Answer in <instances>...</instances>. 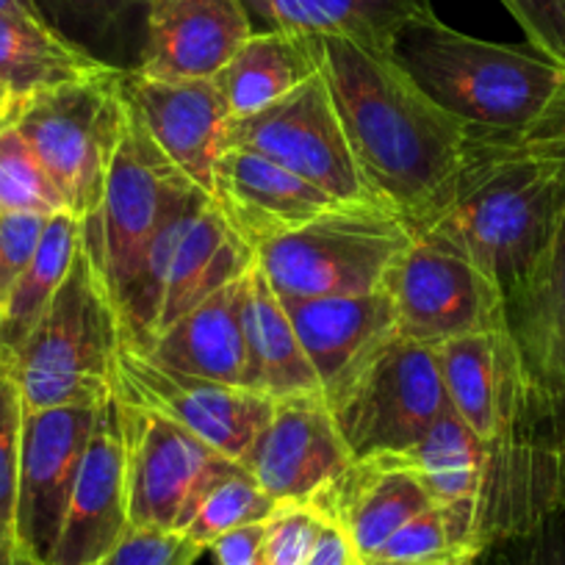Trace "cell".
<instances>
[{
	"label": "cell",
	"mask_w": 565,
	"mask_h": 565,
	"mask_svg": "<svg viewBox=\"0 0 565 565\" xmlns=\"http://www.w3.org/2000/svg\"><path fill=\"white\" fill-rule=\"evenodd\" d=\"M0 14H18V18L42 20L31 0H0Z\"/></svg>",
	"instance_id": "7bdbcfd3"
},
{
	"label": "cell",
	"mask_w": 565,
	"mask_h": 565,
	"mask_svg": "<svg viewBox=\"0 0 565 565\" xmlns=\"http://www.w3.org/2000/svg\"><path fill=\"white\" fill-rule=\"evenodd\" d=\"M0 369H3V363H0Z\"/></svg>",
	"instance_id": "bcb514c9"
},
{
	"label": "cell",
	"mask_w": 565,
	"mask_h": 565,
	"mask_svg": "<svg viewBox=\"0 0 565 565\" xmlns=\"http://www.w3.org/2000/svg\"><path fill=\"white\" fill-rule=\"evenodd\" d=\"M0 565H51V563H40V559L20 552L18 543H14L12 537H0Z\"/></svg>",
	"instance_id": "b9f144b4"
},
{
	"label": "cell",
	"mask_w": 565,
	"mask_h": 565,
	"mask_svg": "<svg viewBox=\"0 0 565 565\" xmlns=\"http://www.w3.org/2000/svg\"><path fill=\"white\" fill-rule=\"evenodd\" d=\"M328 521L306 502H280L264 521L266 565H306Z\"/></svg>",
	"instance_id": "d590c367"
},
{
	"label": "cell",
	"mask_w": 565,
	"mask_h": 565,
	"mask_svg": "<svg viewBox=\"0 0 565 565\" xmlns=\"http://www.w3.org/2000/svg\"><path fill=\"white\" fill-rule=\"evenodd\" d=\"M216 565H266L264 524L238 526L209 546Z\"/></svg>",
	"instance_id": "ab89813d"
},
{
	"label": "cell",
	"mask_w": 565,
	"mask_h": 565,
	"mask_svg": "<svg viewBox=\"0 0 565 565\" xmlns=\"http://www.w3.org/2000/svg\"><path fill=\"white\" fill-rule=\"evenodd\" d=\"M81 247V220L70 211L53 214L47 220L42 242L36 247L34 260L14 286L12 297L0 311V363L9 372L12 361L18 358L20 347L36 328L42 313L47 311L51 300L56 297L58 286L73 266L75 253Z\"/></svg>",
	"instance_id": "f1b7e54d"
},
{
	"label": "cell",
	"mask_w": 565,
	"mask_h": 565,
	"mask_svg": "<svg viewBox=\"0 0 565 565\" xmlns=\"http://www.w3.org/2000/svg\"><path fill=\"white\" fill-rule=\"evenodd\" d=\"M114 394L170 418L242 466L275 407L271 396L175 372L125 341L114 361Z\"/></svg>",
	"instance_id": "7c38bea8"
},
{
	"label": "cell",
	"mask_w": 565,
	"mask_h": 565,
	"mask_svg": "<svg viewBox=\"0 0 565 565\" xmlns=\"http://www.w3.org/2000/svg\"><path fill=\"white\" fill-rule=\"evenodd\" d=\"M471 565H565V493L519 530L482 543Z\"/></svg>",
	"instance_id": "836d02e7"
},
{
	"label": "cell",
	"mask_w": 565,
	"mask_h": 565,
	"mask_svg": "<svg viewBox=\"0 0 565 565\" xmlns=\"http://www.w3.org/2000/svg\"><path fill=\"white\" fill-rule=\"evenodd\" d=\"M541 56L565 67V0H502Z\"/></svg>",
	"instance_id": "f35d334b"
},
{
	"label": "cell",
	"mask_w": 565,
	"mask_h": 565,
	"mask_svg": "<svg viewBox=\"0 0 565 565\" xmlns=\"http://www.w3.org/2000/svg\"><path fill=\"white\" fill-rule=\"evenodd\" d=\"M200 198H205L203 189L161 153L139 108L125 95L122 130L108 167L100 214L81 222V244L100 269L114 302L128 289L156 233Z\"/></svg>",
	"instance_id": "52a82bcc"
},
{
	"label": "cell",
	"mask_w": 565,
	"mask_h": 565,
	"mask_svg": "<svg viewBox=\"0 0 565 565\" xmlns=\"http://www.w3.org/2000/svg\"><path fill=\"white\" fill-rule=\"evenodd\" d=\"M352 460L328 399L322 394H297L275 399L244 469L275 502L308 504Z\"/></svg>",
	"instance_id": "5bb4252c"
},
{
	"label": "cell",
	"mask_w": 565,
	"mask_h": 565,
	"mask_svg": "<svg viewBox=\"0 0 565 565\" xmlns=\"http://www.w3.org/2000/svg\"><path fill=\"white\" fill-rule=\"evenodd\" d=\"M355 565H361V563H355Z\"/></svg>",
	"instance_id": "7dc6e473"
},
{
	"label": "cell",
	"mask_w": 565,
	"mask_h": 565,
	"mask_svg": "<svg viewBox=\"0 0 565 565\" xmlns=\"http://www.w3.org/2000/svg\"><path fill=\"white\" fill-rule=\"evenodd\" d=\"M391 56L466 128L530 134L565 100V67L541 53L460 34L436 14L407 23Z\"/></svg>",
	"instance_id": "3957f363"
},
{
	"label": "cell",
	"mask_w": 565,
	"mask_h": 565,
	"mask_svg": "<svg viewBox=\"0 0 565 565\" xmlns=\"http://www.w3.org/2000/svg\"><path fill=\"white\" fill-rule=\"evenodd\" d=\"M319 42L322 73L369 186L413 227L458 175L466 125L444 111L391 51L344 36Z\"/></svg>",
	"instance_id": "7a4b0ae2"
},
{
	"label": "cell",
	"mask_w": 565,
	"mask_h": 565,
	"mask_svg": "<svg viewBox=\"0 0 565 565\" xmlns=\"http://www.w3.org/2000/svg\"><path fill=\"white\" fill-rule=\"evenodd\" d=\"M209 548L181 530L128 526L97 565H194Z\"/></svg>",
	"instance_id": "8d00e7d4"
},
{
	"label": "cell",
	"mask_w": 565,
	"mask_h": 565,
	"mask_svg": "<svg viewBox=\"0 0 565 565\" xmlns=\"http://www.w3.org/2000/svg\"><path fill=\"white\" fill-rule=\"evenodd\" d=\"M103 70L106 64L70 45L42 20L0 14V86L9 100L92 78Z\"/></svg>",
	"instance_id": "83f0119b"
},
{
	"label": "cell",
	"mask_w": 565,
	"mask_h": 565,
	"mask_svg": "<svg viewBox=\"0 0 565 565\" xmlns=\"http://www.w3.org/2000/svg\"><path fill=\"white\" fill-rule=\"evenodd\" d=\"M504 333L537 399L565 413V211L526 280L504 297Z\"/></svg>",
	"instance_id": "44dd1931"
},
{
	"label": "cell",
	"mask_w": 565,
	"mask_h": 565,
	"mask_svg": "<svg viewBox=\"0 0 565 565\" xmlns=\"http://www.w3.org/2000/svg\"><path fill=\"white\" fill-rule=\"evenodd\" d=\"M477 554V499L436 502L396 530L361 565L471 563Z\"/></svg>",
	"instance_id": "4dcf8cb0"
},
{
	"label": "cell",
	"mask_w": 565,
	"mask_h": 565,
	"mask_svg": "<svg viewBox=\"0 0 565 565\" xmlns=\"http://www.w3.org/2000/svg\"><path fill=\"white\" fill-rule=\"evenodd\" d=\"M253 36L242 0H153L136 75L211 81Z\"/></svg>",
	"instance_id": "2e32d148"
},
{
	"label": "cell",
	"mask_w": 565,
	"mask_h": 565,
	"mask_svg": "<svg viewBox=\"0 0 565 565\" xmlns=\"http://www.w3.org/2000/svg\"><path fill=\"white\" fill-rule=\"evenodd\" d=\"M47 220L45 214H0V311L34 260Z\"/></svg>",
	"instance_id": "74e56055"
},
{
	"label": "cell",
	"mask_w": 565,
	"mask_h": 565,
	"mask_svg": "<svg viewBox=\"0 0 565 565\" xmlns=\"http://www.w3.org/2000/svg\"><path fill=\"white\" fill-rule=\"evenodd\" d=\"M122 84L161 153L209 194L216 161L227 150L225 136L231 125V111L214 78L156 81L125 73Z\"/></svg>",
	"instance_id": "ac0fdd59"
},
{
	"label": "cell",
	"mask_w": 565,
	"mask_h": 565,
	"mask_svg": "<svg viewBox=\"0 0 565 565\" xmlns=\"http://www.w3.org/2000/svg\"><path fill=\"white\" fill-rule=\"evenodd\" d=\"M67 211L62 192L29 141L0 111V214H62Z\"/></svg>",
	"instance_id": "d6a6232c"
},
{
	"label": "cell",
	"mask_w": 565,
	"mask_h": 565,
	"mask_svg": "<svg viewBox=\"0 0 565 565\" xmlns=\"http://www.w3.org/2000/svg\"><path fill=\"white\" fill-rule=\"evenodd\" d=\"M355 563H358V557H355V552H352V546H350V541H347L344 532H341L339 526L328 524L306 565H355Z\"/></svg>",
	"instance_id": "60d3db41"
},
{
	"label": "cell",
	"mask_w": 565,
	"mask_h": 565,
	"mask_svg": "<svg viewBox=\"0 0 565 565\" xmlns=\"http://www.w3.org/2000/svg\"><path fill=\"white\" fill-rule=\"evenodd\" d=\"M119 411L130 526L183 532L205 491L242 463L220 455L159 413L125 399H119Z\"/></svg>",
	"instance_id": "8fae6325"
},
{
	"label": "cell",
	"mask_w": 565,
	"mask_h": 565,
	"mask_svg": "<svg viewBox=\"0 0 565 565\" xmlns=\"http://www.w3.org/2000/svg\"><path fill=\"white\" fill-rule=\"evenodd\" d=\"M9 106V92L3 89V86H0V111H3V108Z\"/></svg>",
	"instance_id": "ee69618b"
},
{
	"label": "cell",
	"mask_w": 565,
	"mask_h": 565,
	"mask_svg": "<svg viewBox=\"0 0 565 565\" xmlns=\"http://www.w3.org/2000/svg\"><path fill=\"white\" fill-rule=\"evenodd\" d=\"M565 211V148L541 130L466 128V156L413 236L447 244L510 297L552 242Z\"/></svg>",
	"instance_id": "6da1fadb"
},
{
	"label": "cell",
	"mask_w": 565,
	"mask_h": 565,
	"mask_svg": "<svg viewBox=\"0 0 565 565\" xmlns=\"http://www.w3.org/2000/svg\"><path fill=\"white\" fill-rule=\"evenodd\" d=\"M242 295L244 277H238L175 319L145 352L175 372L225 385H244L247 344L242 328Z\"/></svg>",
	"instance_id": "7402d4cb"
},
{
	"label": "cell",
	"mask_w": 565,
	"mask_h": 565,
	"mask_svg": "<svg viewBox=\"0 0 565 565\" xmlns=\"http://www.w3.org/2000/svg\"><path fill=\"white\" fill-rule=\"evenodd\" d=\"M253 34L344 36L391 51L407 23L433 14L430 0H242Z\"/></svg>",
	"instance_id": "603a6c76"
},
{
	"label": "cell",
	"mask_w": 565,
	"mask_h": 565,
	"mask_svg": "<svg viewBox=\"0 0 565 565\" xmlns=\"http://www.w3.org/2000/svg\"><path fill=\"white\" fill-rule=\"evenodd\" d=\"M95 413L97 405L25 411L14 543L40 563H51L56 552Z\"/></svg>",
	"instance_id": "4fadbf2b"
},
{
	"label": "cell",
	"mask_w": 565,
	"mask_h": 565,
	"mask_svg": "<svg viewBox=\"0 0 565 565\" xmlns=\"http://www.w3.org/2000/svg\"><path fill=\"white\" fill-rule=\"evenodd\" d=\"M322 70V42L308 34H253L214 78L231 119L260 111Z\"/></svg>",
	"instance_id": "484cf974"
},
{
	"label": "cell",
	"mask_w": 565,
	"mask_h": 565,
	"mask_svg": "<svg viewBox=\"0 0 565 565\" xmlns=\"http://www.w3.org/2000/svg\"><path fill=\"white\" fill-rule=\"evenodd\" d=\"M225 145L266 156L339 203H380L352 153L322 70L271 106L231 119Z\"/></svg>",
	"instance_id": "9c48e42d"
},
{
	"label": "cell",
	"mask_w": 565,
	"mask_h": 565,
	"mask_svg": "<svg viewBox=\"0 0 565 565\" xmlns=\"http://www.w3.org/2000/svg\"><path fill=\"white\" fill-rule=\"evenodd\" d=\"M122 78V70L108 67L92 78L9 100L3 108L81 222L100 214L125 117Z\"/></svg>",
	"instance_id": "8992f818"
},
{
	"label": "cell",
	"mask_w": 565,
	"mask_h": 565,
	"mask_svg": "<svg viewBox=\"0 0 565 565\" xmlns=\"http://www.w3.org/2000/svg\"><path fill=\"white\" fill-rule=\"evenodd\" d=\"M355 460L399 455L449 411L436 347L396 335L328 402Z\"/></svg>",
	"instance_id": "ba28073f"
},
{
	"label": "cell",
	"mask_w": 565,
	"mask_h": 565,
	"mask_svg": "<svg viewBox=\"0 0 565 565\" xmlns=\"http://www.w3.org/2000/svg\"><path fill=\"white\" fill-rule=\"evenodd\" d=\"M308 504L328 524L339 526L358 563H366L396 530L436 502L416 471L388 455H377L352 460Z\"/></svg>",
	"instance_id": "ffe728a7"
},
{
	"label": "cell",
	"mask_w": 565,
	"mask_h": 565,
	"mask_svg": "<svg viewBox=\"0 0 565 565\" xmlns=\"http://www.w3.org/2000/svg\"><path fill=\"white\" fill-rule=\"evenodd\" d=\"M242 328L247 344V380H244L247 388L271 399L322 394L317 372L302 352L286 306L266 280L258 258L244 275Z\"/></svg>",
	"instance_id": "cb8c5ba5"
},
{
	"label": "cell",
	"mask_w": 565,
	"mask_h": 565,
	"mask_svg": "<svg viewBox=\"0 0 565 565\" xmlns=\"http://www.w3.org/2000/svg\"><path fill=\"white\" fill-rule=\"evenodd\" d=\"M402 339H447L504 330V297L488 275L447 244L413 236L385 277Z\"/></svg>",
	"instance_id": "30bf717a"
},
{
	"label": "cell",
	"mask_w": 565,
	"mask_h": 565,
	"mask_svg": "<svg viewBox=\"0 0 565 565\" xmlns=\"http://www.w3.org/2000/svg\"><path fill=\"white\" fill-rule=\"evenodd\" d=\"M388 458L416 471L433 502L477 499L486 475V444L452 407L438 416L422 441Z\"/></svg>",
	"instance_id": "f546056e"
},
{
	"label": "cell",
	"mask_w": 565,
	"mask_h": 565,
	"mask_svg": "<svg viewBox=\"0 0 565 565\" xmlns=\"http://www.w3.org/2000/svg\"><path fill=\"white\" fill-rule=\"evenodd\" d=\"M282 306L328 402L374 352L399 335L394 302L385 289L369 295L282 300Z\"/></svg>",
	"instance_id": "d6986e66"
},
{
	"label": "cell",
	"mask_w": 565,
	"mask_h": 565,
	"mask_svg": "<svg viewBox=\"0 0 565 565\" xmlns=\"http://www.w3.org/2000/svg\"><path fill=\"white\" fill-rule=\"evenodd\" d=\"M23 422L25 402L18 380L7 369H0V532L7 537H14Z\"/></svg>",
	"instance_id": "e575fe53"
},
{
	"label": "cell",
	"mask_w": 565,
	"mask_h": 565,
	"mask_svg": "<svg viewBox=\"0 0 565 565\" xmlns=\"http://www.w3.org/2000/svg\"><path fill=\"white\" fill-rule=\"evenodd\" d=\"M253 264L255 249L227 227V222L222 220V214L209 200L175 249L170 275H167L164 297H161L153 341L183 313H189L200 302L209 300L211 295L225 289L227 282L247 275Z\"/></svg>",
	"instance_id": "d4e9b609"
},
{
	"label": "cell",
	"mask_w": 565,
	"mask_h": 565,
	"mask_svg": "<svg viewBox=\"0 0 565 565\" xmlns=\"http://www.w3.org/2000/svg\"><path fill=\"white\" fill-rule=\"evenodd\" d=\"M128 526L122 411L111 391L97 405L95 427L51 565H97Z\"/></svg>",
	"instance_id": "9a60e30c"
},
{
	"label": "cell",
	"mask_w": 565,
	"mask_h": 565,
	"mask_svg": "<svg viewBox=\"0 0 565 565\" xmlns=\"http://www.w3.org/2000/svg\"><path fill=\"white\" fill-rule=\"evenodd\" d=\"M122 347L117 302L81 244L67 277L31 330L9 374L25 411L100 405L114 391V361Z\"/></svg>",
	"instance_id": "277c9868"
},
{
	"label": "cell",
	"mask_w": 565,
	"mask_h": 565,
	"mask_svg": "<svg viewBox=\"0 0 565 565\" xmlns=\"http://www.w3.org/2000/svg\"><path fill=\"white\" fill-rule=\"evenodd\" d=\"M209 198L227 227L253 249L339 205L306 178L249 150L222 153Z\"/></svg>",
	"instance_id": "e0dca14e"
},
{
	"label": "cell",
	"mask_w": 565,
	"mask_h": 565,
	"mask_svg": "<svg viewBox=\"0 0 565 565\" xmlns=\"http://www.w3.org/2000/svg\"><path fill=\"white\" fill-rule=\"evenodd\" d=\"M277 504L280 502H275L244 466H236L231 475L216 480L205 491L183 532L209 548L216 537L227 535L238 526L264 524L275 513Z\"/></svg>",
	"instance_id": "1f68e13d"
},
{
	"label": "cell",
	"mask_w": 565,
	"mask_h": 565,
	"mask_svg": "<svg viewBox=\"0 0 565 565\" xmlns=\"http://www.w3.org/2000/svg\"><path fill=\"white\" fill-rule=\"evenodd\" d=\"M42 23L100 64L136 73L153 0H31Z\"/></svg>",
	"instance_id": "4316f807"
},
{
	"label": "cell",
	"mask_w": 565,
	"mask_h": 565,
	"mask_svg": "<svg viewBox=\"0 0 565 565\" xmlns=\"http://www.w3.org/2000/svg\"><path fill=\"white\" fill-rule=\"evenodd\" d=\"M413 231L383 203H339L297 231L255 249L266 280L282 300L369 295L385 286Z\"/></svg>",
	"instance_id": "5b68a950"
},
{
	"label": "cell",
	"mask_w": 565,
	"mask_h": 565,
	"mask_svg": "<svg viewBox=\"0 0 565 565\" xmlns=\"http://www.w3.org/2000/svg\"><path fill=\"white\" fill-rule=\"evenodd\" d=\"M0 537H7V535H3V532H0ZM12 541H14V537H12Z\"/></svg>",
	"instance_id": "f6af8a7d"
}]
</instances>
